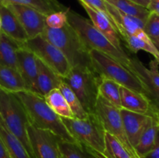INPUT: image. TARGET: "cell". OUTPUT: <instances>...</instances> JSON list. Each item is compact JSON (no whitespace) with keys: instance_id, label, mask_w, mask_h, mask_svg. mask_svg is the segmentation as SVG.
<instances>
[{"instance_id":"obj_1","label":"cell","mask_w":159,"mask_h":158,"mask_svg":"<svg viewBox=\"0 0 159 158\" xmlns=\"http://www.w3.org/2000/svg\"><path fill=\"white\" fill-rule=\"evenodd\" d=\"M14 94L23 103L31 125L49 130L62 140L79 143L68 131L61 118L48 106L43 96L26 90Z\"/></svg>"},{"instance_id":"obj_2","label":"cell","mask_w":159,"mask_h":158,"mask_svg":"<svg viewBox=\"0 0 159 158\" xmlns=\"http://www.w3.org/2000/svg\"><path fill=\"white\" fill-rule=\"evenodd\" d=\"M67 18L68 24L75 30L89 50H96L103 53L129 69L130 56L125 51L120 50L115 47L111 42L93 26L90 20H87L69 8L67 11Z\"/></svg>"},{"instance_id":"obj_3","label":"cell","mask_w":159,"mask_h":158,"mask_svg":"<svg viewBox=\"0 0 159 158\" xmlns=\"http://www.w3.org/2000/svg\"><path fill=\"white\" fill-rule=\"evenodd\" d=\"M41 36L63 53L71 68L93 67L89 50L68 23L61 29H51L46 26Z\"/></svg>"},{"instance_id":"obj_4","label":"cell","mask_w":159,"mask_h":158,"mask_svg":"<svg viewBox=\"0 0 159 158\" xmlns=\"http://www.w3.org/2000/svg\"><path fill=\"white\" fill-rule=\"evenodd\" d=\"M0 116L9 131L21 142L31 158H35L27 128L30 125L27 113L21 101L14 93L0 88Z\"/></svg>"},{"instance_id":"obj_5","label":"cell","mask_w":159,"mask_h":158,"mask_svg":"<svg viewBox=\"0 0 159 158\" xmlns=\"http://www.w3.org/2000/svg\"><path fill=\"white\" fill-rule=\"evenodd\" d=\"M102 77L93 67H73L62 80L71 88L88 113H95Z\"/></svg>"},{"instance_id":"obj_6","label":"cell","mask_w":159,"mask_h":158,"mask_svg":"<svg viewBox=\"0 0 159 158\" xmlns=\"http://www.w3.org/2000/svg\"><path fill=\"white\" fill-rule=\"evenodd\" d=\"M61 118L70 134L82 147L103 154L106 131L96 113H89L84 119Z\"/></svg>"},{"instance_id":"obj_7","label":"cell","mask_w":159,"mask_h":158,"mask_svg":"<svg viewBox=\"0 0 159 158\" xmlns=\"http://www.w3.org/2000/svg\"><path fill=\"white\" fill-rule=\"evenodd\" d=\"M92 66L102 77L114 81L121 86L146 94V90L138 76L110 56L96 50H90Z\"/></svg>"},{"instance_id":"obj_8","label":"cell","mask_w":159,"mask_h":158,"mask_svg":"<svg viewBox=\"0 0 159 158\" xmlns=\"http://www.w3.org/2000/svg\"><path fill=\"white\" fill-rule=\"evenodd\" d=\"M21 46L34 53L39 60L51 68L61 78L66 77L69 73L71 66L63 53L41 35L28 39Z\"/></svg>"},{"instance_id":"obj_9","label":"cell","mask_w":159,"mask_h":158,"mask_svg":"<svg viewBox=\"0 0 159 158\" xmlns=\"http://www.w3.org/2000/svg\"><path fill=\"white\" fill-rule=\"evenodd\" d=\"M95 113L100 119L105 131L108 132L119 139L134 157L140 158L126 134L120 108L113 106L99 95L96 104Z\"/></svg>"},{"instance_id":"obj_10","label":"cell","mask_w":159,"mask_h":158,"mask_svg":"<svg viewBox=\"0 0 159 158\" xmlns=\"http://www.w3.org/2000/svg\"><path fill=\"white\" fill-rule=\"evenodd\" d=\"M28 136L35 158H61L57 136L49 130L41 129L30 124Z\"/></svg>"},{"instance_id":"obj_11","label":"cell","mask_w":159,"mask_h":158,"mask_svg":"<svg viewBox=\"0 0 159 158\" xmlns=\"http://www.w3.org/2000/svg\"><path fill=\"white\" fill-rule=\"evenodd\" d=\"M5 6L16 16L29 39L41 35L46 26L47 15L33 8L22 5L7 4Z\"/></svg>"},{"instance_id":"obj_12","label":"cell","mask_w":159,"mask_h":158,"mask_svg":"<svg viewBox=\"0 0 159 158\" xmlns=\"http://www.w3.org/2000/svg\"><path fill=\"white\" fill-rule=\"evenodd\" d=\"M106 6L120 38L124 36L130 35L141 39H150L143 30L144 21L121 12L107 2H106Z\"/></svg>"},{"instance_id":"obj_13","label":"cell","mask_w":159,"mask_h":158,"mask_svg":"<svg viewBox=\"0 0 159 158\" xmlns=\"http://www.w3.org/2000/svg\"><path fill=\"white\" fill-rule=\"evenodd\" d=\"M17 69L24 81L26 91L39 94L37 90V57L30 50L21 46L16 53Z\"/></svg>"},{"instance_id":"obj_14","label":"cell","mask_w":159,"mask_h":158,"mask_svg":"<svg viewBox=\"0 0 159 158\" xmlns=\"http://www.w3.org/2000/svg\"><path fill=\"white\" fill-rule=\"evenodd\" d=\"M79 2L87 12L93 26L99 32L102 33L111 42V43L115 47H116L120 50L124 51L123 49L122 43H121L120 37L111 20L105 13L90 7L83 2L79 0Z\"/></svg>"},{"instance_id":"obj_15","label":"cell","mask_w":159,"mask_h":158,"mask_svg":"<svg viewBox=\"0 0 159 158\" xmlns=\"http://www.w3.org/2000/svg\"><path fill=\"white\" fill-rule=\"evenodd\" d=\"M120 112L126 134L130 144L134 148L142 133L150 123L152 116L134 112L124 108H120Z\"/></svg>"},{"instance_id":"obj_16","label":"cell","mask_w":159,"mask_h":158,"mask_svg":"<svg viewBox=\"0 0 159 158\" xmlns=\"http://www.w3.org/2000/svg\"><path fill=\"white\" fill-rule=\"evenodd\" d=\"M159 63L155 59L151 60L150 68H147L136 57H130L129 69L134 73L145 87H152L159 90Z\"/></svg>"},{"instance_id":"obj_17","label":"cell","mask_w":159,"mask_h":158,"mask_svg":"<svg viewBox=\"0 0 159 158\" xmlns=\"http://www.w3.org/2000/svg\"><path fill=\"white\" fill-rule=\"evenodd\" d=\"M120 92L121 108L151 116L152 105L145 94L121 85L120 87Z\"/></svg>"},{"instance_id":"obj_18","label":"cell","mask_w":159,"mask_h":158,"mask_svg":"<svg viewBox=\"0 0 159 158\" xmlns=\"http://www.w3.org/2000/svg\"><path fill=\"white\" fill-rule=\"evenodd\" d=\"M0 15L2 20V32L22 46L29 37L18 19L12 11L2 5H0Z\"/></svg>"},{"instance_id":"obj_19","label":"cell","mask_w":159,"mask_h":158,"mask_svg":"<svg viewBox=\"0 0 159 158\" xmlns=\"http://www.w3.org/2000/svg\"><path fill=\"white\" fill-rule=\"evenodd\" d=\"M37 90L39 94L44 96L54 88H58L62 78L51 68L37 58Z\"/></svg>"},{"instance_id":"obj_20","label":"cell","mask_w":159,"mask_h":158,"mask_svg":"<svg viewBox=\"0 0 159 158\" xmlns=\"http://www.w3.org/2000/svg\"><path fill=\"white\" fill-rule=\"evenodd\" d=\"M0 88L11 93L26 90L18 70L4 65H0Z\"/></svg>"},{"instance_id":"obj_21","label":"cell","mask_w":159,"mask_h":158,"mask_svg":"<svg viewBox=\"0 0 159 158\" xmlns=\"http://www.w3.org/2000/svg\"><path fill=\"white\" fill-rule=\"evenodd\" d=\"M7 4H17L28 6L45 15L68 9V8L61 4L57 0H0V5L5 6Z\"/></svg>"},{"instance_id":"obj_22","label":"cell","mask_w":159,"mask_h":158,"mask_svg":"<svg viewBox=\"0 0 159 158\" xmlns=\"http://www.w3.org/2000/svg\"><path fill=\"white\" fill-rule=\"evenodd\" d=\"M20 47L21 44L0 31V65L17 69L16 53Z\"/></svg>"},{"instance_id":"obj_23","label":"cell","mask_w":159,"mask_h":158,"mask_svg":"<svg viewBox=\"0 0 159 158\" xmlns=\"http://www.w3.org/2000/svg\"><path fill=\"white\" fill-rule=\"evenodd\" d=\"M0 137L12 158H31L20 140L11 133L0 116Z\"/></svg>"},{"instance_id":"obj_24","label":"cell","mask_w":159,"mask_h":158,"mask_svg":"<svg viewBox=\"0 0 159 158\" xmlns=\"http://www.w3.org/2000/svg\"><path fill=\"white\" fill-rule=\"evenodd\" d=\"M158 131L159 125L155 118L152 116L150 123L142 133L138 144L134 147L136 153H138L140 158H142L143 156H145L155 147Z\"/></svg>"},{"instance_id":"obj_25","label":"cell","mask_w":159,"mask_h":158,"mask_svg":"<svg viewBox=\"0 0 159 158\" xmlns=\"http://www.w3.org/2000/svg\"><path fill=\"white\" fill-rule=\"evenodd\" d=\"M48 106L60 117L74 118L71 110L59 88H54L43 96Z\"/></svg>"},{"instance_id":"obj_26","label":"cell","mask_w":159,"mask_h":158,"mask_svg":"<svg viewBox=\"0 0 159 158\" xmlns=\"http://www.w3.org/2000/svg\"><path fill=\"white\" fill-rule=\"evenodd\" d=\"M120 87V85L114 81L107 78V77H102L99 85V95L103 98L113 106L120 109L121 103Z\"/></svg>"},{"instance_id":"obj_27","label":"cell","mask_w":159,"mask_h":158,"mask_svg":"<svg viewBox=\"0 0 159 158\" xmlns=\"http://www.w3.org/2000/svg\"><path fill=\"white\" fill-rule=\"evenodd\" d=\"M121 40H124L126 46L132 53L137 54L138 51L144 50L152 54L159 63V53L151 39H141L134 36L126 35L121 37Z\"/></svg>"},{"instance_id":"obj_28","label":"cell","mask_w":159,"mask_h":158,"mask_svg":"<svg viewBox=\"0 0 159 158\" xmlns=\"http://www.w3.org/2000/svg\"><path fill=\"white\" fill-rule=\"evenodd\" d=\"M103 155L107 158H134L122 143L108 132H105Z\"/></svg>"},{"instance_id":"obj_29","label":"cell","mask_w":159,"mask_h":158,"mask_svg":"<svg viewBox=\"0 0 159 158\" xmlns=\"http://www.w3.org/2000/svg\"><path fill=\"white\" fill-rule=\"evenodd\" d=\"M105 1L120 10L121 12L136 17L144 22H145L150 13L148 9L136 4L130 0H105Z\"/></svg>"},{"instance_id":"obj_30","label":"cell","mask_w":159,"mask_h":158,"mask_svg":"<svg viewBox=\"0 0 159 158\" xmlns=\"http://www.w3.org/2000/svg\"><path fill=\"white\" fill-rule=\"evenodd\" d=\"M58 88L60 89L61 92L62 93L65 99H66L67 102H68V105L71 110V112L74 116V118L79 119H85L88 116L89 113L83 108L80 101L79 100L76 94L71 89V88L62 80Z\"/></svg>"},{"instance_id":"obj_31","label":"cell","mask_w":159,"mask_h":158,"mask_svg":"<svg viewBox=\"0 0 159 158\" xmlns=\"http://www.w3.org/2000/svg\"><path fill=\"white\" fill-rule=\"evenodd\" d=\"M58 148L61 158H89L83 147L76 143L59 139Z\"/></svg>"},{"instance_id":"obj_32","label":"cell","mask_w":159,"mask_h":158,"mask_svg":"<svg viewBox=\"0 0 159 158\" xmlns=\"http://www.w3.org/2000/svg\"><path fill=\"white\" fill-rule=\"evenodd\" d=\"M143 30L152 42L159 38V15L155 12L149 13L144 22Z\"/></svg>"},{"instance_id":"obj_33","label":"cell","mask_w":159,"mask_h":158,"mask_svg":"<svg viewBox=\"0 0 159 158\" xmlns=\"http://www.w3.org/2000/svg\"><path fill=\"white\" fill-rule=\"evenodd\" d=\"M67 11L53 12L46 16V26L51 29H61L68 23Z\"/></svg>"},{"instance_id":"obj_34","label":"cell","mask_w":159,"mask_h":158,"mask_svg":"<svg viewBox=\"0 0 159 158\" xmlns=\"http://www.w3.org/2000/svg\"><path fill=\"white\" fill-rule=\"evenodd\" d=\"M146 94L152 105V109L159 111V90L152 87H145Z\"/></svg>"},{"instance_id":"obj_35","label":"cell","mask_w":159,"mask_h":158,"mask_svg":"<svg viewBox=\"0 0 159 158\" xmlns=\"http://www.w3.org/2000/svg\"><path fill=\"white\" fill-rule=\"evenodd\" d=\"M79 1L83 2L84 3L88 5V6H90V7L93 8V9H96V10H99L100 11V12H103V13H105L106 15H107V16L111 20V18H110V15H109L108 13V11H107V6H106L105 0H79Z\"/></svg>"},{"instance_id":"obj_36","label":"cell","mask_w":159,"mask_h":158,"mask_svg":"<svg viewBox=\"0 0 159 158\" xmlns=\"http://www.w3.org/2000/svg\"><path fill=\"white\" fill-rule=\"evenodd\" d=\"M142 158H159V131L158 133V136H157L155 147L148 153H147Z\"/></svg>"},{"instance_id":"obj_37","label":"cell","mask_w":159,"mask_h":158,"mask_svg":"<svg viewBox=\"0 0 159 158\" xmlns=\"http://www.w3.org/2000/svg\"><path fill=\"white\" fill-rule=\"evenodd\" d=\"M148 9L149 12H155L159 15V0H150Z\"/></svg>"},{"instance_id":"obj_38","label":"cell","mask_w":159,"mask_h":158,"mask_svg":"<svg viewBox=\"0 0 159 158\" xmlns=\"http://www.w3.org/2000/svg\"><path fill=\"white\" fill-rule=\"evenodd\" d=\"M0 158H12L1 137H0Z\"/></svg>"},{"instance_id":"obj_39","label":"cell","mask_w":159,"mask_h":158,"mask_svg":"<svg viewBox=\"0 0 159 158\" xmlns=\"http://www.w3.org/2000/svg\"><path fill=\"white\" fill-rule=\"evenodd\" d=\"M83 149L85 150V151L86 152L89 158H107L103 154H102V153H98V152L94 151V150H90V149L89 148H85V147H83Z\"/></svg>"},{"instance_id":"obj_40","label":"cell","mask_w":159,"mask_h":158,"mask_svg":"<svg viewBox=\"0 0 159 158\" xmlns=\"http://www.w3.org/2000/svg\"><path fill=\"white\" fill-rule=\"evenodd\" d=\"M130 1L134 2L136 4L139 5V6H142V7L146 8V9H148L149 2H150V0H130Z\"/></svg>"},{"instance_id":"obj_41","label":"cell","mask_w":159,"mask_h":158,"mask_svg":"<svg viewBox=\"0 0 159 158\" xmlns=\"http://www.w3.org/2000/svg\"><path fill=\"white\" fill-rule=\"evenodd\" d=\"M151 116H152L154 118H155L157 123H158V125H159V111L152 109V112H151Z\"/></svg>"},{"instance_id":"obj_42","label":"cell","mask_w":159,"mask_h":158,"mask_svg":"<svg viewBox=\"0 0 159 158\" xmlns=\"http://www.w3.org/2000/svg\"><path fill=\"white\" fill-rule=\"evenodd\" d=\"M153 43H154V45H155V48L157 49V50H158V52L159 53V38L158 39V40L153 41Z\"/></svg>"},{"instance_id":"obj_43","label":"cell","mask_w":159,"mask_h":158,"mask_svg":"<svg viewBox=\"0 0 159 158\" xmlns=\"http://www.w3.org/2000/svg\"><path fill=\"white\" fill-rule=\"evenodd\" d=\"M1 26H2V20H1V15H0V31H1Z\"/></svg>"}]
</instances>
